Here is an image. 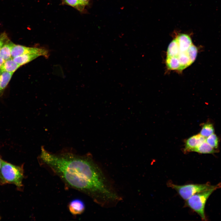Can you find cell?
Listing matches in <instances>:
<instances>
[{"instance_id": "cell-14", "label": "cell", "mask_w": 221, "mask_h": 221, "mask_svg": "<svg viewBox=\"0 0 221 221\" xmlns=\"http://www.w3.org/2000/svg\"><path fill=\"white\" fill-rule=\"evenodd\" d=\"M179 52L178 44L175 38L171 42L168 46L167 56L176 57Z\"/></svg>"}, {"instance_id": "cell-12", "label": "cell", "mask_w": 221, "mask_h": 221, "mask_svg": "<svg viewBox=\"0 0 221 221\" xmlns=\"http://www.w3.org/2000/svg\"><path fill=\"white\" fill-rule=\"evenodd\" d=\"M176 57L180 63L179 70H182L192 64L187 55V51L184 52H179Z\"/></svg>"}, {"instance_id": "cell-21", "label": "cell", "mask_w": 221, "mask_h": 221, "mask_svg": "<svg viewBox=\"0 0 221 221\" xmlns=\"http://www.w3.org/2000/svg\"><path fill=\"white\" fill-rule=\"evenodd\" d=\"M85 6H86L88 4L90 0H79Z\"/></svg>"}, {"instance_id": "cell-19", "label": "cell", "mask_w": 221, "mask_h": 221, "mask_svg": "<svg viewBox=\"0 0 221 221\" xmlns=\"http://www.w3.org/2000/svg\"><path fill=\"white\" fill-rule=\"evenodd\" d=\"M198 52L197 47L192 44L187 50V54L191 62L192 63L195 60Z\"/></svg>"}, {"instance_id": "cell-23", "label": "cell", "mask_w": 221, "mask_h": 221, "mask_svg": "<svg viewBox=\"0 0 221 221\" xmlns=\"http://www.w3.org/2000/svg\"><path fill=\"white\" fill-rule=\"evenodd\" d=\"M3 160L2 159L0 155V169L1 168L2 164V162Z\"/></svg>"}, {"instance_id": "cell-4", "label": "cell", "mask_w": 221, "mask_h": 221, "mask_svg": "<svg viewBox=\"0 0 221 221\" xmlns=\"http://www.w3.org/2000/svg\"><path fill=\"white\" fill-rule=\"evenodd\" d=\"M27 53H35L46 57H48V51L46 49L37 47H28L13 43L11 49V57Z\"/></svg>"}, {"instance_id": "cell-13", "label": "cell", "mask_w": 221, "mask_h": 221, "mask_svg": "<svg viewBox=\"0 0 221 221\" xmlns=\"http://www.w3.org/2000/svg\"><path fill=\"white\" fill-rule=\"evenodd\" d=\"M193 151L201 153H212L216 152V149L211 147L206 141L194 149Z\"/></svg>"}, {"instance_id": "cell-2", "label": "cell", "mask_w": 221, "mask_h": 221, "mask_svg": "<svg viewBox=\"0 0 221 221\" xmlns=\"http://www.w3.org/2000/svg\"><path fill=\"white\" fill-rule=\"evenodd\" d=\"M221 187V184H219L209 189L194 195L186 200V206L197 213L202 219L206 220L204 209L206 201L214 191Z\"/></svg>"}, {"instance_id": "cell-1", "label": "cell", "mask_w": 221, "mask_h": 221, "mask_svg": "<svg viewBox=\"0 0 221 221\" xmlns=\"http://www.w3.org/2000/svg\"><path fill=\"white\" fill-rule=\"evenodd\" d=\"M23 165L18 166L3 160L0 169V184H12L18 188L23 186Z\"/></svg>"}, {"instance_id": "cell-6", "label": "cell", "mask_w": 221, "mask_h": 221, "mask_svg": "<svg viewBox=\"0 0 221 221\" xmlns=\"http://www.w3.org/2000/svg\"><path fill=\"white\" fill-rule=\"evenodd\" d=\"M85 208L84 202L79 199H75L72 200L68 205L69 211L74 215H79L83 213Z\"/></svg>"}, {"instance_id": "cell-9", "label": "cell", "mask_w": 221, "mask_h": 221, "mask_svg": "<svg viewBox=\"0 0 221 221\" xmlns=\"http://www.w3.org/2000/svg\"><path fill=\"white\" fill-rule=\"evenodd\" d=\"M20 66L11 58L5 61L0 71L1 72L6 71L14 73Z\"/></svg>"}, {"instance_id": "cell-17", "label": "cell", "mask_w": 221, "mask_h": 221, "mask_svg": "<svg viewBox=\"0 0 221 221\" xmlns=\"http://www.w3.org/2000/svg\"><path fill=\"white\" fill-rule=\"evenodd\" d=\"M166 63L167 67L169 69L172 70H179L180 63L176 57L167 56Z\"/></svg>"}, {"instance_id": "cell-22", "label": "cell", "mask_w": 221, "mask_h": 221, "mask_svg": "<svg viewBox=\"0 0 221 221\" xmlns=\"http://www.w3.org/2000/svg\"><path fill=\"white\" fill-rule=\"evenodd\" d=\"M5 61L3 58L0 56V69Z\"/></svg>"}, {"instance_id": "cell-16", "label": "cell", "mask_w": 221, "mask_h": 221, "mask_svg": "<svg viewBox=\"0 0 221 221\" xmlns=\"http://www.w3.org/2000/svg\"><path fill=\"white\" fill-rule=\"evenodd\" d=\"M214 129L213 125L210 122L206 123L203 126L200 134L206 138L214 133Z\"/></svg>"}, {"instance_id": "cell-20", "label": "cell", "mask_w": 221, "mask_h": 221, "mask_svg": "<svg viewBox=\"0 0 221 221\" xmlns=\"http://www.w3.org/2000/svg\"><path fill=\"white\" fill-rule=\"evenodd\" d=\"M7 34L3 32L0 35V50L5 42L9 39Z\"/></svg>"}, {"instance_id": "cell-24", "label": "cell", "mask_w": 221, "mask_h": 221, "mask_svg": "<svg viewBox=\"0 0 221 221\" xmlns=\"http://www.w3.org/2000/svg\"><path fill=\"white\" fill-rule=\"evenodd\" d=\"M1 74V72H0V76Z\"/></svg>"}, {"instance_id": "cell-15", "label": "cell", "mask_w": 221, "mask_h": 221, "mask_svg": "<svg viewBox=\"0 0 221 221\" xmlns=\"http://www.w3.org/2000/svg\"><path fill=\"white\" fill-rule=\"evenodd\" d=\"M62 3L73 7L80 12L84 10L85 6L79 0H62Z\"/></svg>"}, {"instance_id": "cell-10", "label": "cell", "mask_w": 221, "mask_h": 221, "mask_svg": "<svg viewBox=\"0 0 221 221\" xmlns=\"http://www.w3.org/2000/svg\"><path fill=\"white\" fill-rule=\"evenodd\" d=\"M13 73L6 71L1 72L0 76V96L2 95Z\"/></svg>"}, {"instance_id": "cell-3", "label": "cell", "mask_w": 221, "mask_h": 221, "mask_svg": "<svg viewBox=\"0 0 221 221\" xmlns=\"http://www.w3.org/2000/svg\"><path fill=\"white\" fill-rule=\"evenodd\" d=\"M169 186L174 189L184 200H186L194 195L213 187L208 183L203 184H190L184 185H177L169 182Z\"/></svg>"}, {"instance_id": "cell-8", "label": "cell", "mask_w": 221, "mask_h": 221, "mask_svg": "<svg viewBox=\"0 0 221 221\" xmlns=\"http://www.w3.org/2000/svg\"><path fill=\"white\" fill-rule=\"evenodd\" d=\"M40 56L35 53H27L19 56L13 58L14 60L21 66L26 64Z\"/></svg>"}, {"instance_id": "cell-11", "label": "cell", "mask_w": 221, "mask_h": 221, "mask_svg": "<svg viewBox=\"0 0 221 221\" xmlns=\"http://www.w3.org/2000/svg\"><path fill=\"white\" fill-rule=\"evenodd\" d=\"M13 43L9 39L4 44L0 50V56L5 61L12 58L11 49Z\"/></svg>"}, {"instance_id": "cell-5", "label": "cell", "mask_w": 221, "mask_h": 221, "mask_svg": "<svg viewBox=\"0 0 221 221\" xmlns=\"http://www.w3.org/2000/svg\"><path fill=\"white\" fill-rule=\"evenodd\" d=\"M206 138L200 134L192 136L187 140L184 150L187 152L193 151L194 149L205 141Z\"/></svg>"}, {"instance_id": "cell-7", "label": "cell", "mask_w": 221, "mask_h": 221, "mask_svg": "<svg viewBox=\"0 0 221 221\" xmlns=\"http://www.w3.org/2000/svg\"><path fill=\"white\" fill-rule=\"evenodd\" d=\"M177 41L179 52L186 51L189 47L192 44L191 39L187 34H180L176 38Z\"/></svg>"}, {"instance_id": "cell-18", "label": "cell", "mask_w": 221, "mask_h": 221, "mask_svg": "<svg viewBox=\"0 0 221 221\" xmlns=\"http://www.w3.org/2000/svg\"><path fill=\"white\" fill-rule=\"evenodd\" d=\"M205 141L211 147L216 149L219 145V138L214 133L206 138Z\"/></svg>"}]
</instances>
